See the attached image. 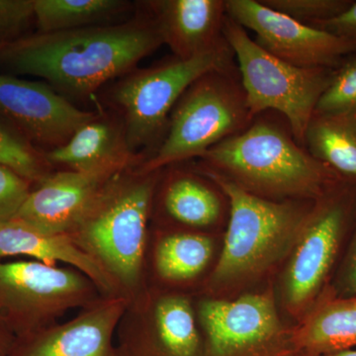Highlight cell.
<instances>
[{"label": "cell", "mask_w": 356, "mask_h": 356, "mask_svg": "<svg viewBox=\"0 0 356 356\" xmlns=\"http://www.w3.org/2000/svg\"><path fill=\"white\" fill-rule=\"evenodd\" d=\"M132 6L125 0H34L35 24L39 33L113 24Z\"/></svg>", "instance_id": "7402d4cb"}, {"label": "cell", "mask_w": 356, "mask_h": 356, "mask_svg": "<svg viewBox=\"0 0 356 356\" xmlns=\"http://www.w3.org/2000/svg\"><path fill=\"white\" fill-rule=\"evenodd\" d=\"M46 158L54 170L72 172L132 168L145 159L129 149L120 118L102 113L77 129L64 146L46 153Z\"/></svg>", "instance_id": "ac0fdd59"}, {"label": "cell", "mask_w": 356, "mask_h": 356, "mask_svg": "<svg viewBox=\"0 0 356 356\" xmlns=\"http://www.w3.org/2000/svg\"><path fill=\"white\" fill-rule=\"evenodd\" d=\"M200 172L217 184L229 201L228 229L213 271L216 282L234 280L267 266L303 231L310 214L303 208L259 197L201 166Z\"/></svg>", "instance_id": "52a82bcc"}, {"label": "cell", "mask_w": 356, "mask_h": 356, "mask_svg": "<svg viewBox=\"0 0 356 356\" xmlns=\"http://www.w3.org/2000/svg\"><path fill=\"white\" fill-rule=\"evenodd\" d=\"M212 252V240L203 234L191 232L165 234L154 248V270L166 282L192 280L209 264Z\"/></svg>", "instance_id": "603a6c76"}, {"label": "cell", "mask_w": 356, "mask_h": 356, "mask_svg": "<svg viewBox=\"0 0 356 356\" xmlns=\"http://www.w3.org/2000/svg\"><path fill=\"white\" fill-rule=\"evenodd\" d=\"M33 186L29 180L0 165V222L16 216Z\"/></svg>", "instance_id": "83f0119b"}, {"label": "cell", "mask_w": 356, "mask_h": 356, "mask_svg": "<svg viewBox=\"0 0 356 356\" xmlns=\"http://www.w3.org/2000/svg\"><path fill=\"white\" fill-rule=\"evenodd\" d=\"M314 28L332 33L336 36L348 40L356 46V1L351 4L346 13Z\"/></svg>", "instance_id": "f1b7e54d"}, {"label": "cell", "mask_w": 356, "mask_h": 356, "mask_svg": "<svg viewBox=\"0 0 356 356\" xmlns=\"http://www.w3.org/2000/svg\"><path fill=\"white\" fill-rule=\"evenodd\" d=\"M199 318L207 336L205 356H238L270 341L280 332L273 299L245 295L235 301L205 300Z\"/></svg>", "instance_id": "5bb4252c"}, {"label": "cell", "mask_w": 356, "mask_h": 356, "mask_svg": "<svg viewBox=\"0 0 356 356\" xmlns=\"http://www.w3.org/2000/svg\"><path fill=\"white\" fill-rule=\"evenodd\" d=\"M125 170L127 168L55 170L33 186L15 218L42 231L67 235L109 182Z\"/></svg>", "instance_id": "4fadbf2b"}, {"label": "cell", "mask_w": 356, "mask_h": 356, "mask_svg": "<svg viewBox=\"0 0 356 356\" xmlns=\"http://www.w3.org/2000/svg\"><path fill=\"white\" fill-rule=\"evenodd\" d=\"M163 44L147 11L126 22L36 32L0 44V70L41 77L60 95L86 97L137 69Z\"/></svg>", "instance_id": "6da1fadb"}, {"label": "cell", "mask_w": 356, "mask_h": 356, "mask_svg": "<svg viewBox=\"0 0 356 356\" xmlns=\"http://www.w3.org/2000/svg\"><path fill=\"white\" fill-rule=\"evenodd\" d=\"M324 202L309 214L288 269L287 300L294 307L306 303L322 284L346 222L348 208L343 201L329 199Z\"/></svg>", "instance_id": "2e32d148"}, {"label": "cell", "mask_w": 356, "mask_h": 356, "mask_svg": "<svg viewBox=\"0 0 356 356\" xmlns=\"http://www.w3.org/2000/svg\"><path fill=\"white\" fill-rule=\"evenodd\" d=\"M234 57L229 46L188 60L175 57L122 77L112 88L110 100L123 124L131 152L142 156V149L159 146L173 107L185 90L207 72L236 67Z\"/></svg>", "instance_id": "8992f818"}, {"label": "cell", "mask_w": 356, "mask_h": 356, "mask_svg": "<svg viewBox=\"0 0 356 356\" xmlns=\"http://www.w3.org/2000/svg\"><path fill=\"white\" fill-rule=\"evenodd\" d=\"M318 113H356V54L334 70L329 88L318 100Z\"/></svg>", "instance_id": "484cf974"}, {"label": "cell", "mask_w": 356, "mask_h": 356, "mask_svg": "<svg viewBox=\"0 0 356 356\" xmlns=\"http://www.w3.org/2000/svg\"><path fill=\"white\" fill-rule=\"evenodd\" d=\"M238 67L212 70L185 90L168 120L165 137L139 165L153 172L204 156L252 123Z\"/></svg>", "instance_id": "277c9868"}, {"label": "cell", "mask_w": 356, "mask_h": 356, "mask_svg": "<svg viewBox=\"0 0 356 356\" xmlns=\"http://www.w3.org/2000/svg\"><path fill=\"white\" fill-rule=\"evenodd\" d=\"M262 4L298 21L317 27L346 13L355 0H259Z\"/></svg>", "instance_id": "d4e9b609"}, {"label": "cell", "mask_w": 356, "mask_h": 356, "mask_svg": "<svg viewBox=\"0 0 356 356\" xmlns=\"http://www.w3.org/2000/svg\"><path fill=\"white\" fill-rule=\"evenodd\" d=\"M348 283H350L351 289L356 292V243L353 257H351L350 271H348Z\"/></svg>", "instance_id": "4dcf8cb0"}, {"label": "cell", "mask_w": 356, "mask_h": 356, "mask_svg": "<svg viewBox=\"0 0 356 356\" xmlns=\"http://www.w3.org/2000/svg\"><path fill=\"white\" fill-rule=\"evenodd\" d=\"M304 147L339 177L356 181V113H318L309 122Z\"/></svg>", "instance_id": "d6986e66"}, {"label": "cell", "mask_w": 356, "mask_h": 356, "mask_svg": "<svg viewBox=\"0 0 356 356\" xmlns=\"http://www.w3.org/2000/svg\"><path fill=\"white\" fill-rule=\"evenodd\" d=\"M161 172H142L133 166L118 173L67 234L131 303L146 292L147 226Z\"/></svg>", "instance_id": "3957f363"}, {"label": "cell", "mask_w": 356, "mask_h": 356, "mask_svg": "<svg viewBox=\"0 0 356 356\" xmlns=\"http://www.w3.org/2000/svg\"><path fill=\"white\" fill-rule=\"evenodd\" d=\"M120 325L125 356H203L193 308L184 295H163L153 304L140 296Z\"/></svg>", "instance_id": "7c38bea8"}, {"label": "cell", "mask_w": 356, "mask_h": 356, "mask_svg": "<svg viewBox=\"0 0 356 356\" xmlns=\"http://www.w3.org/2000/svg\"><path fill=\"white\" fill-rule=\"evenodd\" d=\"M202 178L203 175L200 177L180 170L168 178L161 201L163 211L172 221L191 228H204L220 219L221 197Z\"/></svg>", "instance_id": "ffe728a7"}, {"label": "cell", "mask_w": 356, "mask_h": 356, "mask_svg": "<svg viewBox=\"0 0 356 356\" xmlns=\"http://www.w3.org/2000/svg\"><path fill=\"white\" fill-rule=\"evenodd\" d=\"M144 6L175 57L188 60L229 47L222 33L226 0H154Z\"/></svg>", "instance_id": "9a60e30c"}, {"label": "cell", "mask_w": 356, "mask_h": 356, "mask_svg": "<svg viewBox=\"0 0 356 356\" xmlns=\"http://www.w3.org/2000/svg\"><path fill=\"white\" fill-rule=\"evenodd\" d=\"M32 22L34 0H0V44L26 36Z\"/></svg>", "instance_id": "4316f807"}, {"label": "cell", "mask_w": 356, "mask_h": 356, "mask_svg": "<svg viewBox=\"0 0 356 356\" xmlns=\"http://www.w3.org/2000/svg\"><path fill=\"white\" fill-rule=\"evenodd\" d=\"M100 297L95 283L72 267L0 261V317L15 337L57 323L67 311Z\"/></svg>", "instance_id": "ba28073f"}, {"label": "cell", "mask_w": 356, "mask_h": 356, "mask_svg": "<svg viewBox=\"0 0 356 356\" xmlns=\"http://www.w3.org/2000/svg\"><path fill=\"white\" fill-rule=\"evenodd\" d=\"M295 343L315 356L356 346V298L325 304L298 332Z\"/></svg>", "instance_id": "44dd1931"}, {"label": "cell", "mask_w": 356, "mask_h": 356, "mask_svg": "<svg viewBox=\"0 0 356 356\" xmlns=\"http://www.w3.org/2000/svg\"><path fill=\"white\" fill-rule=\"evenodd\" d=\"M17 255L51 266L65 264L88 276L102 296H121L111 276L69 235L48 233L14 217L0 222V261Z\"/></svg>", "instance_id": "e0dca14e"}, {"label": "cell", "mask_w": 356, "mask_h": 356, "mask_svg": "<svg viewBox=\"0 0 356 356\" xmlns=\"http://www.w3.org/2000/svg\"><path fill=\"white\" fill-rule=\"evenodd\" d=\"M222 33L238 60L250 117L276 112L287 121L295 139L304 147L309 122L336 69L299 67L274 57L228 15Z\"/></svg>", "instance_id": "5b68a950"}, {"label": "cell", "mask_w": 356, "mask_h": 356, "mask_svg": "<svg viewBox=\"0 0 356 356\" xmlns=\"http://www.w3.org/2000/svg\"><path fill=\"white\" fill-rule=\"evenodd\" d=\"M0 114L48 153L64 146L97 113L77 108L49 84L0 74Z\"/></svg>", "instance_id": "30bf717a"}, {"label": "cell", "mask_w": 356, "mask_h": 356, "mask_svg": "<svg viewBox=\"0 0 356 356\" xmlns=\"http://www.w3.org/2000/svg\"><path fill=\"white\" fill-rule=\"evenodd\" d=\"M15 341V334L0 317V356H6Z\"/></svg>", "instance_id": "f546056e"}, {"label": "cell", "mask_w": 356, "mask_h": 356, "mask_svg": "<svg viewBox=\"0 0 356 356\" xmlns=\"http://www.w3.org/2000/svg\"><path fill=\"white\" fill-rule=\"evenodd\" d=\"M227 15L255 33L254 42L274 57L299 67L337 69L356 46L332 33L302 24L259 0H226Z\"/></svg>", "instance_id": "9c48e42d"}, {"label": "cell", "mask_w": 356, "mask_h": 356, "mask_svg": "<svg viewBox=\"0 0 356 356\" xmlns=\"http://www.w3.org/2000/svg\"><path fill=\"white\" fill-rule=\"evenodd\" d=\"M0 165L38 184L55 172L46 153L32 144L13 124L0 114Z\"/></svg>", "instance_id": "cb8c5ba5"}, {"label": "cell", "mask_w": 356, "mask_h": 356, "mask_svg": "<svg viewBox=\"0 0 356 356\" xmlns=\"http://www.w3.org/2000/svg\"><path fill=\"white\" fill-rule=\"evenodd\" d=\"M199 165L259 197L320 199L341 180L297 142L285 119L262 114L245 130L211 147Z\"/></svg>", "instance_id": "7a4b0ae2"}, {"label": "cell", "mask_w": 356, "mask_h": 356, "mask_svg": "<svg viewBox=\"0 0 356 356\" xmlns=\"http://www.w3.org/2000/svg\"><path fill=\"white\" fill-rule=\"evenodd\" d=\"M131 302L100 297L63 324L16 337L6 356H125L113 337Z\"/></svg>", "instance_id": "8fae6325"}, {"label": "cell", "mask_w": 356, "mask_h": 356, "mask_svg": "<svg viewBox=\"0 0 356 356\" xmlns=\"http://www.w3.org/2000/svg\"><path fill=\"white\" fill-rule=\"evenodd\" d=\"M320 356H356V350H343L339 351V353H330V355H320Z\"/></svg>", "instance_id": "1f68e13d"}]
</instances>
